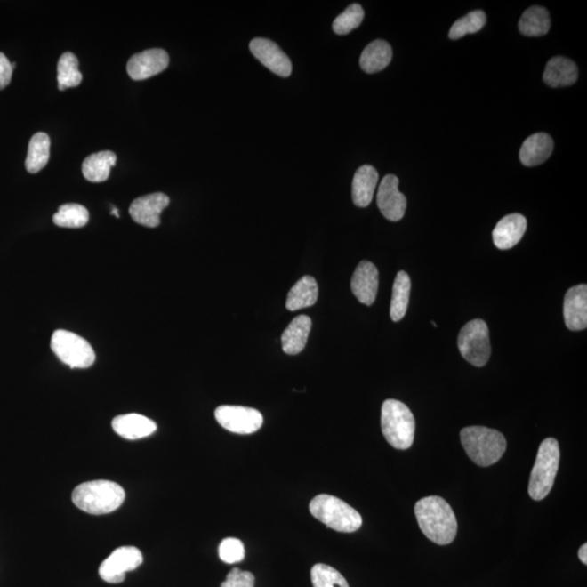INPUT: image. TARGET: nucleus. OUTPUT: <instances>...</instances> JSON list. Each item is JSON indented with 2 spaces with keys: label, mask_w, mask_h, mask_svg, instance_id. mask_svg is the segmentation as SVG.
Segmentation results:
<instances>
[{
  "label": "nucleus",
  "mask_w": 587,
  "mask_h": 587,
  "mask_svg": "<svg viewBox=\"0 0 587 587\" xmlns=\"http://www.w3.org/2000/svg\"><path fill=\"white\" fill-rule=\"evenodd\" d=\"M421 531L438 545H448L457 535L458 525L452 507L438 496L420 499L414 506Z\"/></svg>",
  "instance_id": "obj_1"
},
{
  "label": "nucleus",
  "mask_w": 587,
  "mask_h": 587,
  "mask_svg": "<svg viewBox=\"0 0 587 587\" xmlns=\"http://www.w3.org/2000/svg\"><path fill=\"white\" fill-rule=\"evenodd\" d=\"M125 498V489L119 484L106 479L80 484L72 493L75 505L90 515H106L115 511Z\"/></svg>",
  "instance_id": "obj_2"
},
{
  "label": "nucleus",
  "mask_w": 587,
  "mask_h": 587,
  "mask_svg": "<svg viewBox=\"0 0 587 587\" xmlns=\"http://www.w3.org/2000/svg\"><path fill=\"white\" fill-rule=\"evenodd\" d=\"M460 438L469 458L479 467L496 463L507 448L505 437L499 430L486 427L464 428Z\"/></svg>",
  "instance_id": "obj_3"
},
{
  "label": "nucleus",
  "mask_w": 587,
  "mask_h": 587,
  "mask_svg": "<svg viewBox=\"0 0 587 587\" xmlns=\"http://www.w3.org/2000/svg\"><path fill=\"white\" fill-rule=\"evenodd\" d=\"M381 427L390 446L406 450L413 446L415 421L413 413L404 403L396 399L385 400L382 406Z\"/></svg>",
  "instance_id": "obj_4"
},
{
  "label": "nucleus",
  "mask_w": 587,
  "mask_h": 587,
  "mask_svg": "<svg viewBox=\"0 0 587 587\" xmlns=\"http://www.w3.org/2000/svg\"><path fill=\"white\" fill-rule=\"evenodd\" d=\"M311 515L332 530L352 533L362 526L360 513L335 496L320 494L310 505Z\"/></svg>",
  "instance_id": "obj_5"
},
{
  "label": "nucleus",
  "mask_w": 587,
  "mask_h": 587,
  "mask_svg": "<svg viewBox=\"0 0 587 587\" xmlns=\"http://www.w3.org/2000/svg\"><path fill=\"white\" fill-rule=\"evenodd\" d=\"M559 444L557 440H543L528 483V494L535 501H542L551 491L559 468Z\"/></svg>",
  "instance_id": "obj_6"
},
{
  "label": "nucleus",
  "mask_w": 587,
  "mask_h": 587,
  "mask_svg": "<svg viewBox=\"0 0 587 587\" xmlns=\"http://www.w3.org/2000/svg\"><path fill=\"white\" fill-rule=\"evenodd\" d=\"M52 350L71 369H87L94 365L96 355L92 345L76 333L58 330L53 333Z\"/></svg>",
  "instance_id": "obj_7"
},
{
  "label": "nucleus",
  "mask_w": 587,
  "mask_h": 587,
  "mask_svg": "<svg viewBox=\"0 0 587 587\" xmlns=\"http://www.w3.org/2000/svg\"><path fill=\"white\" fill-rule=\"evenodd\" d=\"M458 349L470 364L476 366H486L491 357V342L486 322L481 319L468 322L459 333Z\"/></svg>",
  "instance_id": "obj_8"
},
{
  "label": "nucleus",
  "mask_w": 587,
  "mask_h": 587,
  "mask_svg": "<svg viewBox=\"0 0 587 587\" xmlns=\"http://www.w3.org/2000/svg\"><path fill=\"white\" fill-rule=\"evenodd\" d=\"M218 423L229 432L237 434H253L261 430L263 417L258 410L242 406H220L214 411Z\"/></svg>",
  "instance_id": "obj_9"
},
{
  "label": "nucleus",
  "mask_w": 587,
  "mask_h": 587,
  "mask_svg": "<svg viewBox=\"0 0 587 587\" xmlns=\"http://www.w3.org/2000/svg\"><path fill=\"white\" fill-rule=\"evenodd\" d=\"M143 562V555L133 546L117 548L100 567V575L108 583H121L126 572L137 569Z\"/></svg>",
  "instance_id": "obj_10"
},
{
  "label": "nucleus",
  "mask_w": 587,
  "mask_h": 587,
  "mask_svg": "<svg viewBox=\"0 0 587 587\" xmlns=\"http://www.w3.org/2000/svg\"><path fill=\"white\" fill-rule=\"evenodd\" d=\"M399 180L398 176L389 174L382 180L376 196V203L382 214L390 221H399L404 218L406 208H407V199L398 189Z\"/></svg>",
  "instance_id": "obj_11"
},
{
  "label": "nucleus",
  "mask_w": 587,
  "mask_h": 587,
  "mask_svg": "<svg viewBox=\"0 0 587 587\" xmlns=\"http://www.w3.org/2000/svg\"><path fill=\"white\" fill-rule=\"evenodd\" d=\"M249 49L254 57L269 70L277 76L288 77L292 73V61L277 44L268 38H253L249 44Z\"/></svg>",
  "instance_id": "obj_12"
},
{
  "label": "nucleus",
  "mask_w": 587,
  "mask_h": 587,
  "mask_svg": "<svg viewBox=\"0 0 587 587\" xmlns=\"http://www.w3.org/2000/svg\"><path fill=\"white\" fill-rule=\"evenodd\" d=\"M170 58L164 49L153 48L132 56L126 70L132 80L143 81L159 75L169 66Z\"/></svg>",
  "instance_id": "obj_13"
},
{
  "label": "nucleus",
  "mask_w": 587,
  "mask_h": 587,
  "mask_svg": "<svg viewBox=\"0 0 587 587\" xmlns=\"http://www.w3.org/2000/svg\"><path fill=\"white\" fill-rule=\"evenodd\" d=\"M170 198L164 193H154L136 198L130 207V214L136 223L147 228L160 224V214L168 207Z\"/></svg>",
  "instance_id": "obj_14"
},
{
  "label": "nucleus",
  "mask_w": 587,
  "mask_h": 587,
  "mask_svg": "<svg viewBox=\"0 0 587 587\" xmlns=\"http://www.w3.org/2000/svg\"><path fill=\"white\" fill-rule=\"evenodd\" d=\"M350 286L357 300L364 305L371 306L379 290L378 269L370 261H361L352 274Z\"/></svg>",
  "instance_id": "obj_15"
},
{
  "label": "nucleus",
  "mask_w": 587,
  "mask_h": 587,
  "mask_svg": "<svg viewBox=\"0 0 587 587\" xmlns=\"http://www.w3.org/2000/svg\"><path fill=\"white\" fill-rule=\"evenodd\" d=\"M564 317L570 331L585 330L587 326V286L580 284L567 292L564 302Z\"/></svg>",
  "instance_id": "obj_16"
},
{
  "label": "nucleus",
  "mask_w": 587,
  "mask_h": 587,
  "mask_svg": "<svg viewBox=\"0 0 587 587\" xmlns=\"http://www.w3.org/2000/svg\"><path fill=\"white\" fill-rule=\"evenodd\" d=\"M527 219L522 214L512 213L503 218L494 229L493 241L502 251L515 247L527 231Z\"/></svg>",
  "instance_id": "obj_17"
},
{
  "label": "nucleus",
  "mask_w": 587,
  "mask_h": 587,
  "mask_svg": "<svg viewBox=\"0 0 587 587\" xmlns=\"http://www.w3.org/2000/svg\"><path fill=\"white\" fill-rule=\"evenodd\" d=\"M112 429L121 438L130 440L141 439L156 432L153 420L137 414L117 415L112 420Z\"/></svg>",
  "instance_id": "obj_18"
},
{
  "label": "nucleus",
  "mask_w": 587,
  "mask_h": 587,
  "mask_svg": "<svg viewBox=\"0 0 587 587\" xmlns=\"http://www.w3.org/2000/svg\"><path fill=\"white\" fill-rule=\"evenodd\" d=\"M379 182L378 171L374 166L366 165L356 171L352 180V202L357 207L366 208L374 199L376 185Z\"/></svg>",
  "instance_id": "obj_19"
},
{
  "label": "nucleus",
  "mask_w": 587,
  "mask_h": 587,
  "mask_svg": "<svg viewBox=\"0 0 587 587\" xmlns=\"http://www.w3.org/2000/svg\"><path fill=\"white\" fill-rule=\"evenodd\" d=\"M312 321L308 316L294 318L282 334V350L287 355H298L305 350Z\"/></svg>",
  "instance_id": "obj_20"
},
{
  "label": "nucleus",
  "mask_w": 587,
  "mask_h": 587,
  "mask_svg": "<svg viewBox=\"0 0 587 587\" xmlns=\"http://www.w3.org/2000/svg\"><path fill=\"white\" fill-rule=\"evenodd\" d=\"M554 150V141L546 133L533 134L525 141L520 149V160L526 166L545 163Z\"/></svg>",
  "instance_id": "obj_21"
},
{
  "label": "nucleus",
  "mask_w": 587,
  "mask_h": 587,
  "mask_svg": "<svg viewBox=\"0 0 587 587\" xmlns=\"http://www.w3.org/2000/svg\"><path fill=\"white\" fill-rule=\"evenodd\" d=\"M579 76L575 63L570 59L554 57L548 61L544 76V82L551 87H565L575 84Z\"/></svg>",
  "instance_id": "obj_22"
},
{
  "label": "nucleus",
  "mask_w": 587,
  "mask_h": 587,
  "mask_svg": "<svg viewBox=\"0 0 587 587\" xmlns=\"http://www.w3.org/2000/svg\"><path fill=\"white\" fill-rule=\"evenodd\" d=\"M319 296V288L315 277H302L295 285L291 288L287 295V310L296 311L315 305Z\"/></svg>",
  "instance_id": "obj_23"
},
{
  "label": "nucleus",
  "mask_w": 587,
  "mask_h": 587,
  "mask_svg": "<svg viewBox=\"0 0 587 587\" xmlns=\"http://www.w3.org/2000/svg\"><path fill=\"white\" fill-rule=\"evenodd\" d=\"M117 164V156L110 150L100 151V153L88 156L83 161L82 173L90 182H105L109 178L112 166Z\"/></svg>",
  "instance_id": "obj_24"
},
{
  "label": "nucleus",
  "mask_w": 587,
  "mask_h": 587,
  "mask_svg": "<svg viewBox=\"0 0 587 587\" xmlns=\"http://www.w3.org/2000/svg\"><path fill=\"white\" fill-rule=\"evenodd\" d=\"M393 58V51L390 44L382 39L369 44L362 52L360 57V67L362 70L369 75L380 72L388 67Z\"/></svg>",
  "instance_id": "obj_25"
},
{
  "label": "nucleus",
  "mask_w": 587,
  "mask_h": 587,
  "mask_svg": "<svg viewBox=\"0 0 587 587\" xmlns=\"http://www.w3.org/2000/svg\"><path fill=\"white\" fill-rule=\"evenodd\" d=\"M51 157V139L46 133L39 132L33 135L28 143L26 168L29 173H37L45 168Z\"/></svg>",
  "instance_id": "obj_26"
},
{
  "label": "nucleus",
  "mask_w": 587,
  "mask_h": 587,
  "mask_svg": "<svg viewBox=\"0 0 587 587\" xmlns=\"http://www.w3.org/2000/svg\"><path fill=\"white\" fill-rule=\"evenodd\" d=\"M550 28V13L540 6L528 8L519 21V29L526 36H543Z\"/></svg>",
  "instance_id": "obj_27"
},
{
  "label": "nucleus",
  "mask_w": 587,
  "mask_h": 587,
  "mask_svg": "<svg viewBox=\"0 0 587 587\" xmlns=\"http://www.w3.org/2000/svg\"><path fill=\"white\" fill-rule=\"evenodd\" d=\"M410 288L411 281L408 274L405 271L398 272L395 278L390 302V318L394 322L403 319L407 312Z\"/></svg>",
  "instance_id": "obj_28"
},
{
  "label": "nucleus",
  "mask_w": 587,
  "mask_h": 587,
  "mask_svg": "<svg viewBox=\"0 0 587 587\" xmlns=\"http://www.w3.org/2000/svg\"><path fill=\"white\" fill-rule=\"evenodd\" d=\"M83 76L75 53L65 52L58 62V87L60 91L81 84Z\"/></svg>",
  "instance_id": "obj_29"
},
{
  "label": "nucleus",
  "mask_w": 587,
  "mask_h": 587,
  "mask_svg": "<svg viewBox=\"0 0 587 587\" xmlns=\"http://www.w3.org/2000/svg\"><path fill=\"white\" fill-rule=\"evenodd\" d=\"M90 213L84 205L78 204H66L59 208L53 214V223L57 227L68 229L83 228L87 224Z\"/></svg>",
  "instance_id": "obj_30"
},
{
  "label": "nucleus",
  "mask_w": 587,
  "mask_h": 587,
  "mask_svg": "<svg viewBox=\"0 0 587 587\" xmlns=\"http://www.w3.org/2000/svg\"><path fill=\"white\" fill-rule=\"evenodd\" d=\"M486 14L481 12V10L470 12L466 17L459 19L454 23V26L449 31V38L459 39L467 36V34H474L481 31L484 26H486Z\"/></svg>",
  "instance_id": "obj_31"
},
{
  "label": "nucleus",
  "mask_w": 587,
  "mask_h": 587,
  "mask_svg": "<svg viewBox=\"0 0 587 587\" xmlns=\"http://www.w3.org/2000/svg\"><path fill=\"white\" fill-rule=\"evenodd\" d=\"M311 581L313 587H350L339 571L325 564L312 567Z\"/></svg>",
  "instance_id": "obj_32"
},
{
  "label": "nucleus",
  "mask_w": 587,
  "mask_h": 587,
  "mask_svg": "<svg viewBox=\"0 0 587 587\" xmlns=\"http://www.w3.org/2000/svg\"><path fill=\"white\" fill-rule=\"evenodd\" d=\"M365 12L359 4H352L344 12L341 13L339 17L333 22V31L339 36H346L358 28L362 21H364Z\"/></svg>",
  "instance_id": "obj_33"
},
{
  "label": "nucleus",
  "mask_w": 587,
  "mask_h": 587,
  "mask_svg": "<svg viewBox=\"0 0 587 587\" xmlns=\"http://www.w3.org/2000/svg\"><path fill=\"white\" fill-rule=\"evenodd\" d=\"M219 556L225 564L233 565L241 562L245 558V548L238 538H225L219 546Z\"/></svg>",
  "instance_id": "obj_34"
},
{
  "label": "nucleus",
  "mask_w": 587,
  "mask_h": 587,
  "mask_svg": "<svg viewBox=\"0 0 587 587\" xmlns=\"http://www.w3.org/2000/svg\"><path fill=\"white\" fill-rule=\"evenodd\" d=\"M254 576L252 572L234 567L223 582L221 587H254Z\"/></svg>",
  "instance_id": "obj_35"
},
{
  "label": "nucleus",
  "mask_w": 587,
  "mask_h": 587,
  "mask_svg": "<svg viewBox=\"0 0 587 587\" xmlns=\"http://www.w3.org/2000/svg\"><path fill=\"white\" fill-rule=\"evenodd\" d=\"M12 62L8 60V58L3 52H0V91L9 85L10 81H12Z\"/></svg>",
  "instance_id": "obj_36"
},
{
  "label": "nucleus",
  "mask_w": 587,
  "mask_h": 587,
  "mask_svg": "<svg viewBox=\"0 0 587 587\" xmlns=\"http://www.w3.org/2000/svg\"><path fill=\"white\" fill-rule=\"evenodd\" d=\"M579 558L582 562H583L584 565L587 564V545L584 544L580 548L579 551Z\"/></svg>",
  "instance_id": "obj_37"
},
{
  "label": "nucleus",
  "mask_w": 587,
  "mask_h": 587,
  "mask_svg": "<svg viewBox=\"0 0 587 587\" xmlns=\"http://www.w3.org/2000/svg\"><path fill=\"white\" fill-rule=\"evenodd\" d=\"M111 214H112V215H115V217H117V218H120L119 210H117V209L115 208V207L112 208Z\"/></svg>",
  "instance_id": "obj_38"
}]
</instances>
